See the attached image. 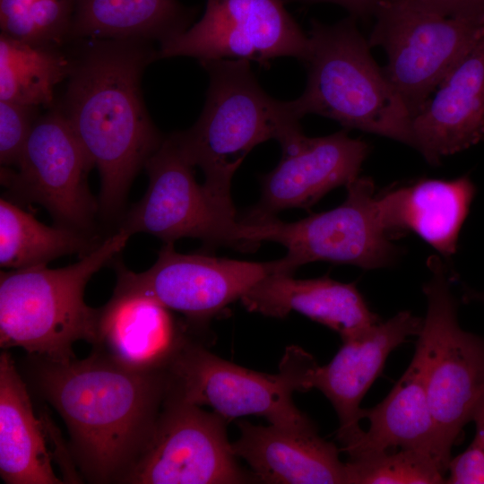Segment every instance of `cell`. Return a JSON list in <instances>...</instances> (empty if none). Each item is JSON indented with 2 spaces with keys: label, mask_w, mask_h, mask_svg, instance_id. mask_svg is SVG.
I'll return each instance as SVG.
<instances>
[{
  "label": "cell",
  "mask_w": 484,
  "mask_h": 484,
  "mask_svg": "<svg viewBox=\"0 0 484 484\" xmlns=\"http://www.w3.org/2000/svg\"><path fill=\"white\" fill-rule=\"evenodd\" d=\"M465 294H466V297H467L468 299H471V300L475 299V300H480V301L484 302V294L483 293L473 292L471 290H469Z\"/></svg>",
  "instance_id": "cell-33"
},
{
  "label": "cell",
  "mask_w": 484,
  "mask_h": 484,
  "mask_svg": "<svg viewBox=\"0 0 484 484\" xmlns=\"http://www.w3.org/2000/svg\"><path fill=\"white\" fill-rule=\"evenodd\" d=\"M210 84L203 110L188 130L171 134L185 157L204 174L203 184L229 212L232 177L256 145L274 139L281 145L301 134L291 101L269 96L246 59L200 61Z\"/></svg>",
  "instance_id": "cell-3"
},
{
  "label": "cell",
  "mask_w": 484,
  "mask_h": 484,
  "mask_svg": "<svg viewBox=\"0 0 484 484\" xmlns=\"http://www.w3.org/2000/svg\"><path fill=\"white\" fill-rule=\"evenodd\" d=\"M34 391L59 413L69 449L90 483H123L149 445L168 393L167 368L137 371L92 349L83 359L29 354Z\"/></svg>",
  "instance_id": "cell-1"
},
{
  "label": "cell",
  "mask_w": 484,
  "mask_h": 484,
  "mask_svg": "<svg viewBox=\"0 0 484 484\" xmlns=\"http://www.w3.org/2000/svg\"><path fill=\"white\" fill-rule=\"evenodd\" d=\"M195 11L177 0H73L68 39L158 40L186 30Z\"/></svg>",
  "instance_id": "cell-24"
},
{
  "label": "cell",
  "mask_w": 484,
  "mask_h": 484,
  "mask_svg": "<svg viewBox=\"0 0 484 484\" xmlns=\"http://www.w3.org/2000/svg\"><path fill=\"white\" fill-rule=\"evenodd\" d=\"M93 349L137 371L166 368L186 341L197 334L156 299L114 291L98 308Z\"/></svg>",
  "instance_id": "cell-17"
},
{
  "label": "cell",
  "mask_w": 484,
  "mask_h": 484,
  "mask_svg": "<svg viewBox=\"0 0 484 484\" xmlns=\"http://www.w3.org/2000/svg\"><path fill=\"white\" fill-rule=\"evenodd\" d=\"M157 50L141 39H99L73 61L61 111L99 169V209L121 211L131 183L164 137L141 92L144 68Z\"/></svg>",
  "instance_id": "cell-2"
},
{
  "label": "cell",
  "mask_w": 484,
  "mask_h": 484,
  "mask_svg": "<svg viewBox=\"0 0 484 484\" xmlns=\"http://www.w3.org/2000/svg\"><path fill=\"white\" fill-rule=\"evenodd\" d=\"M34 414L29 388L7 351L0 355V475L7 484H63L48 440L57 432Z\"/></svg>",
  "instance_id": "cell-23"
},
{
  "label": "cell",
  "mask_w": 484,
  "mask_h": 484,
  "mask_svg": "<svg viewBox=\"0 0 484 484\" xmlns=\"http://www.w3.org/2000/svg\"><path fill=\"white\" fill-rule=\"evenodd\" d=\"M149 186L143 197L122 219L119 228L130 236L144 232L164 243L199 238L209 247L242 250L240 220L199 185L194 168L172 134L145 163Z\"/></svg>",
  "instance_id": "cell-11"
},
{
  "label": "cell",
  "mask_w": 484,
  "mask_h": 484,
  "mask_svg": "<svg viewBox=\"0 0 484 484\" xmlns=\"http://www.w3.org/2000/svg\"><path fill=\"white\" fill-rule=\"evenodd\" d=\"M423 319L402 311L385 322L379 321L361 334L347 341L333 359L318 366L312 388L320 390L333 404L339 419L337 439L341 448L355 441L363 429L360 402L380 376L389 354L411 336H418Z\"/></svg>",
  "instance_id": "cell-16"
},
{
  "label": "cell",
  "mask_w": 484,
  "mask_h": 484,
  "mask_svg": "<svg viewBox=\"0 0 484 484\" xmlns=\"http://www.w3.org/2000/svg\"><path fill=\"white\" fill-rule=\"evenodd\" d=\"M115 264L114 291L151 297L181 313L201 334L213 317L261 280L272 273H286L282 258L260 263L186 255L177 252L174 243H164L154 264L143 272Z\"/></svg>",
  "instance_id": "cell-10"
},
{
  "label": "cell",
  "mask_w": 484,
  "mask_h": 484,
  "mask_svg": "<svg viewBox=\"0 0 484 484\" xmlns=\"http://www.w3.org/2000/svg\"><path fill=\"white\" fill-rule=\"evenodd\" d=\"M364 418L369 420L368 429L341 449L349 459L409 449L430 455L447 472L451 453L443 445L416 358L381 402L362 410Z\"/></svg>",
  "instance_id": "cell-22"
},
{
  "label": "cell",
  "mask_w": 484,
  "mask_h": 484,
  "mask_svg": "<svg viewBox=\"0 0 484 484\" xmlns=\"http://www.w3.org/2000/svg\"><path fill=\"white\" fill-rule=\"evenodd\" d=\"M368 40L388 57L383 71L411 118L446 73L484 36V16L447 17L383 0Z\"/></svg>",
  "instance_id": "cell-9"
},
{
  "label": "cell",
  "mask_w": 484,
  "mask_h": 484,
  "mask_svg": "<svg viewBox=\"0 0 484 484\" xmlns=\"http://www.w3.org/2000/svg\"><path fill=\"white\" fill-rule=\"evenodd\" d=\"M240 436L234 454L251 467L256 482L274 484H346L345 462L337 446L316 431H298L238 422Z\"/></svg>",
  "instance_id": "cell-20"
},
{
  "label": "cell",
  "mask_w": 484,
  "mask_h": 484,
  "mask_svg": "<svg viewBox=\"0 0 484 484\" xmlns=\"http://www.w3.org/2000/svg\"><path fill=\"white\" fill-rule=\"evenodd\" d=\"M37 108L0 100V162L13 167L30 134Z\"/></svg>",
  "instance_id": "cell-28"
},
{
  "label": "cell",
  "mask_w": 484,
  "mask_h": 484,
  "mask_svg": "<svg viewBox=\"0 0 484 484\" xmlns=\"http://www.w3.org/2000/svg\"><path fill=\"white\" fill-rule=\"evenodd\" d=\"M13 167L1 169L13 203H38L56 225L91 234L99 203L87 176L94 165L60 109L36 120Z\"/></svg>",
  "instance_id": "cell-12"
},
{
  "label": "cell",
  "mask_w": 484,
  "mask_h": 484,
  "mask_svg": "<svg viewBox=\"0 0 484 484\" xmlns=\"http://www.w3.org/2000/svg\"><path fill=\"white\" fill-rule=\"evenodd\" d=\"M250 312L283 318L298 312L338 333L342 341L354 338L380 321L357 289L323 276L295 279L291 274L272 273L240 298Z\"/></svg>",
  "instance_id": "cell-19"
},
{
  "label": "cell",
  "mask_w": 484,
  "mask_h": 484,
  "mask_svg": "<svg viewBox=\"0 0 484 484\" xmlns=\"http://www.w3.org/2000/svg\"><path fill=\"white\" fill-rule=\"evenodd\" d=\"M281 147L279 164L261 178L259 203L243 219L276 217L283 210L311 207L331 190L357 178L369 152L367 143L345 131L316 138L301 134Z\"/></svg>",
  "instance_id": "cell-15"
},
{
  "label": "cell",
  "mask_w": 484,
  "mask_h": 484,
  "mask_svg": "<svg viewBox=\"0 0 484 484\" xmlns=\"http://www.w3.org/2000/svg\"><path fill=\"white\" fill-rule=\"evenodd\" d=\"M447 17L484 16V0H393Z\"/></svg>",
  "instance_id": "cell-30"
},
{
  "label": "cell",
  "mask_w": 484,
  "mask_h": 484,
  "mask_svg": "<svg viewBox=\"0 0 484 484\" xmlns=\"http://www.w3.org/2000/svg\"><path fill=\"white\" fill-rule=\"evenodd\" d=\"M73 61L59 47L0 36V100L38 108L53 102L54 89L69 77Z\"/></svg>",
  "instance_id": "cell-26"
},
{
  "label": "cell",
  "mask_w": 484,
  "mask_h": 484,
  "mask_svg": "<svg viewBox=\"0 0 484 484\" xmlns=\"http://www.w3.org/2000/svg\"><path fill=\"white\" fill-rule=\"evenodd\" d=\"M37 0H0V25L2 32L19 39L27 14Z\"/></svg>",
  "instance_id": "cell-31"
},
{
  "label": "cell",
  "mask_w": 484,
  "mask_h": 484,
  "mask_svg": "<svg viewBox=\"0 0 484 484\" xmlns=\"http://www.w3.org/2000/svg\"><path fill=\"white\" fill-rule=\"evenodd\" d=\"M118 229L89 254L58 269L39 265L0 273V346L54 360L75 358L73 344L94 342L98 308L84 302L87 282L125 246Z\"/></svg>",
  "instance_id": "cell-4"
},
{
  "label": "cell",
  "mask_w": 484,
  "mask_h": 484,
  "mask_svg": "<svg viewBox=\"0 0 484 484\" xmlns=\"http://www.w3.org/2000/svg\"><path fill=\"white\" fill-rule=\"evenodd\" d=\"M219 413L169 395L149 445L125 484H236L255 481L236 461Z\"/></svg>",
  "instance_id": "cell-13"
},
{
  "label": "cell",
  "mask_w": 484,
  "mask_h": 484,
  "mask_svg": "<svg viewBox=\"0 0 484 484\" xmlns=\"http://www.w3.org/2000/svg\"><path fill=\"white\" fill-rule=\"evenodd\" d=\"M98 237L76 229L47 226L6 198L0 200V265L23 269L47 265L60 256H83L100 244Z\"/></svg>",
  "instance_id": "cell-25"
},
{
  "label": "cell",
  "mask_w": 484,
  "mask_h": 484,
  "mask_svg": "<svg viewBox=\"0 0 484 484\" xmlns=\"http://www.w3.org/2000/svg\"><path fill=\"white\" fill-rule=\"evenodd\" d=\"M283 0H207L203 17L160 44L157 59L192 56L254 60L264 65L279 56L304 62L309 39L284 7Z\"/></svg>",
  "instance_id": "cell-14"
},
{
  "label": "cell",
  "mask_w": 484,
  "mask_h": 484,
  "mask_svg": "<svg viewBox=\"0 0 484 484\" xmlns=\"http://www.w3.org/2000/svg\"><path fill=\"white\" fill-rule=\"evenodd\" d=\"M476 431L467 449L452 458L445 483L484 484V396L478 403L472 416Z\"/></svg>",
  "instance_id": "cell-29"
},
{
  "label": "cell",
  "mask_w": 484,
  "mask_h": 484,
  "mask_svg": "<svg viewBox=\"0 0 484 484\" xmlns=\"http://www.w3.org/2000/svg\"><path fill=\"white\" fill-rule=\"evenodd\" d=\"M428 310L414 358L422 370L430 410L445 449L459 441L484 396V337L462 329L450 277L442 261L428 259Z\"/></svg>",
  "instance_id": "cell-7"
},
{
  "label": "cell",
  "mask_w": 484,
  "mask_h": 484,
  "mask_svg": "<svg viewBox=\"0 0 484 484\" xmlns=\"http://www.w3.org/2000/svg\"><path fill=\"white\" fill-rule=\"evenodd\" d=\"M304 63L307 82L291 101L299 118L317 114L412 146L411 116L370 54V44L350 16L334 25L313 19Z\"/></svg>",
  "instance_id": "cell-5"
},
{
  "label": "cell",
  "mask_w": 484,
  "mask_h": 484,
  "mask_svg": "<svg viewBox=\"0 0 484 484\" xmlns=\"http://www.w3.org/2000/svg\"><path fill=\"white\" fill-rule=\"evenodd\" d=\"M283 2H298L301 4L334 3L346 8L350 13V16L365 18L375 14L383 0H283Z\"/></svg>",
  "instance_id": "cell-32"
},
{
  "label": "cell",
  "mask_w": 484,
  "mask_h": 484,
  "mask_svg": "<svg viewBox=\"0 0 484 484\" xmlns=\"http://www.w3.org/2000/svg\"><path fill=\"white\" fill-rule=\"evenodd\" d=\"M411 118L412 147L432 165L484 139V36Z\"/></svg>",
  "instance_id": "cell-18"
},
{
  "label": "cell",
  "mask_w": 484,
  "mask_h": 484,
  "mask_svg": "<svg viewBox=\"0 0 484 484\" xmlns=\"http://www.w3.org/2000/svg\"><path fill=\"white\" fill-rule=\"evenodd\" d=\"M346 484L445 483L446 471L430 455L397 449L349 459Z\"/></svg>",
  "instance_id": "cell-27"
},
{
  "label": "cell",
  "mask_w": 484,
  "mask_h": 484,
  "mask_svg": "<svg viewBox=\"0 0 484 484\" xmlns=\"http://www.w3.org/2000/svg\"><path fill=\"white\" fill-rule=\"evenodd\" d=\"M346 188L341 204L297 221L240 219L243 246L249 250L264 241L282 245L287 249L282 260L290 274L316 261L364 270L388 266L398 251L381 222L373 180L358 177Z\"/></svg>",
  "instance_id": "cell-8"
},
{
  "label": "cell",
  "mask_w": 484,
  "mask_h": 484,
  "mask_svg": "<svg viewBox=\"0 0 484 484\" xmlns=\"http://www.w3.org/2000/svg\"><path fill=\"white\" fill-rule=\"evenodd\" d=\"M318 366L312 355L293 345L287 347L278 374L252 371L210 352L194 334L167 367V393L211 406L228 421L256 415L280 428L316 431L315 423L294 404L292 393L311 389Z\"/></svg>",
  "instance_id": "cell-6"
},
{
  "label": "cell",
  "mask_w": 484,
  "mask_h": 484,
  "mask_svg": "<svg viewBox=\"0 0 484 484\" xmlns=\"http://www.w3.org/2000/svg\"><path fill=\"white\" fill-rule=\"evenodd\" d=\"M475 194L468 176L421 178L376 194V203L383 227L392 238L413 232L448 258L456 252Z\"/></svg>",
  "instance_id": "cell-21"
}]
</instances>
